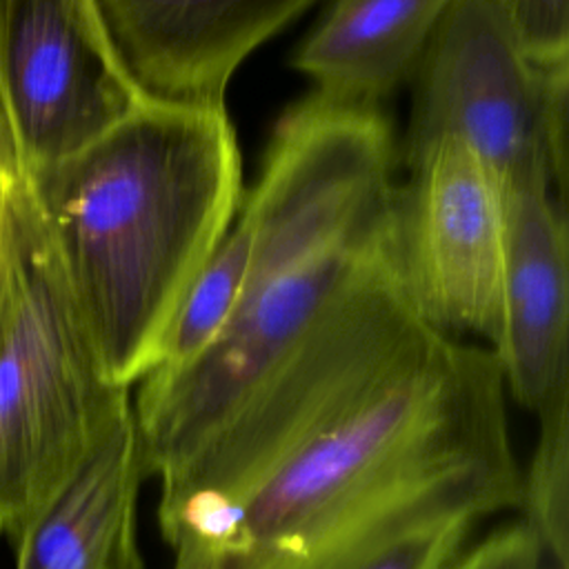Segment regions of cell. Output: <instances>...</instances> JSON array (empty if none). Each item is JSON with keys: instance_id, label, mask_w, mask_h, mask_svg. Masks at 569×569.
<instances>
[{"instance_id": "1", "label": "cell", "mask_w": 569, "mask_h": 569, "mask_svg": "<svg viewBox=\"0 0 569 569\" xmlns=\"http://www.w3.org/2000/svg\"><path fill=\"white\" fill-rule=\"evenodd\" d=\"M520 469L491 349L416 311L389 238L158 476L156 516L171 569H349L433 518L518 511Z\"/></svg>"}, {"instance_id": "2", "label": "cell", "mask_w": 569, "mask_h": 569, "mask_svg": "<svg viewBox=\"0 0 569 569\" xmlns=\"http://www.w3.org/2000/svg\"><path fill=\"white\" fill-rule=\"evenodd\" d=\"M393 136L378 107L320 93L291 107L242 202L253 242L213 340L131 396L147 478L191 453L293 349L331 293L393 231Z\"/></svg>"}, {"instance_id": "3", "label": "cell", "mask_w": 569, "mask_h": 569, "mask_svg": "<svg viewBox=\"0 0 569 569\" xmlns=\"http://www.w3.org/2000/svg\"><path fill=\"white\" fill-rule=\"evenodd\" d=\"M27 178L102 369L131 389L156 367L184 293L240 204L227 111L147 100Z\"/></svg>"}, {"instance_id": "4", "label": "cell", "mask_w": 569, "mask_h": 569, "mask_svg": "<svg viewBox=\"0 0 569 569\" xmlns=\"http://www.w3.org/2000/svg\"><path fill=\"white\" fill-rule=\"evenodd\" d=\"M116 387L18 162L0 273V536L20 540L113 418Z\"/></svg>"}, {"instance_id": "5", "label": "cell", "mask_w": 569, "mask_h": 569, "mask_svg": "<svg viewBox=\"0 0 569 569\" xmlns=\"http://www.w3.org/2000/svg\"><path fill=\"white\" fill-rule=\"evenodd\" d=\"M405 164L458 140L502 196L565 187L569 64L533 60L491 0H456L411 78Z\"/></svg>"}, {"instance_id": "6", "label": "cell", "mask_w": 569, "mask_h": 569, "mask_svg": "<svg viewBox=\"0 0 569 569\" xmlns=\"http://www.w3.org/2000/svg\"><path fill=\"white\" fill-rule=\"evenodd\" d=\"M144 102L96 0H0V116L24 173L82 151Z\"/></svg>"}, {"instance_id": "7", "label": "cell", "mask_w": 569, "mask_h": 569, "mask_svg": "<svg viewBox=\"0 0 569 569\" xmlns=\"http://www.w3.org/2000/svg\"><path fill=\"white\" fill-rule=\"evenodd\" d=\"M396 193L391 258L416 311L458 338L496 336L505 273V204L487 167L440 140Z\"/></svg>"}, {"instance_id": "8", "label": "cell", "mask_w": 569, "mask_h": 569, "mask_svg": "<svg viewBox=\"0 0 569 569\" xmlns=\"http://www.w3.org/2000/svg\"><path fill=\"white\" fill-rule=\"evenodd\" d=\"M316 0H96L109 40L151 102L220 109L240 62Z\"/></svg>"}, {"instance_id": "9", "label": "cell", "mask_w": 569, "mask_h": 569, "mask_svg": "<svg viewBox=\"0 0 569 569\" xmlns=\"http://www.w3.org/2000/svg\"><path fill=\"white\" fill-rule=\"evenodd\" d=\"M505 204V273L489 345L507 393L529 413L569 400L567 220L551 193H511Z\"/></svg>"}, {"instance_id": "10", "label": "cell", "mask_w": 569, "mask_h": 569, "mask_svg": "<svg viewBox=\"0 0 569 569\" xmlns=\"http://www.w3.org/2000/svg\"><path fill=\"white\" fill-rule=\"evenodd\" d=\"M144 478L129 405L13 545L16 569H144L136 527Z\"/></svg>"}, {"instance_id": "11", "label": "cell", "mask_w": 569, "mask_h": 569, "mask_svg": "<svg viewBox=\"0 0 569 569\" xmlns=\"http://www.w3.org/2000/svg\"><path fill=\"white\" fill-rule=\"evenodd\" d=\"M456 0H333L296 49L291 64L316 93L371 104L411 78Z\"/></svg>"}, {"instance_id": "12", "label": "cell", "mask_w": 569, "mask_h": 569, "mask_svg": "<svg viewBox=\"0 0 569 569\" xmlns=\"http://www.w3.org/2000/svg\"><path fill=\"white\" fill-rule=\"evenodd\" d=\"M253 227L240 211L184 293L158 351L156 369H173L198 356L227 322L244 282ZM149 371V373H151Z\"/></svg>"}, {"instance_id": "13", "label": "cell", "mask_w": 569, "mask_h": 569, "mask_svg": "<svg viewBox=\"0 0 569 569\" xmlns=\"http://www.w3.org/2000/svg\"><path fill=\"white\" fill-rule=\"evenodd\" d=\"M529 465L520 469L522 522L536 536L556 569L569 562V400L540 416Z\"/></svg>"}, {"instance_id": "14", "label": "cell", "mask_w": 569, "mask_h": 569, "mask_svg": "<svg viewBox=\"0 0 569 569\" xmlns=\"http://www.w3.org/2000/svg\"><path fill=\"white\" fill-rule=\"evenodd\" d=\"M520 47L538 62L569 64V0H491Z\"/></svg>"}, {"instance_id": "15", "label": "cell", "mask_w": 569, "mask_h": 569, "mask_svg": "<svg viewBox=\"0 0 569 569\" xmlns=\"http://www.w3.org/2000/svg\"><path fill=\"white\" fill-rule=\"evenodd\" d=\"M542 547L529 527L507 522L491 529L449 565V569H542Z\"/></svg>"}, {"instance_id": "16", "label": "cell", "mask_w": 569, "mask_h": 569, "mask_svg": "<svg viewBox=\"0 0 569 569\" xmlns=\"http://www.w3.org/2000/svg\"><path fill=\"white\" fill-rule=\"evenodd\" d=\"M18 171L16 149L11 144L7 124L0 116V273H2V256H4V233H7V211H9V196Z\"/></svg>"}]
</instances>
